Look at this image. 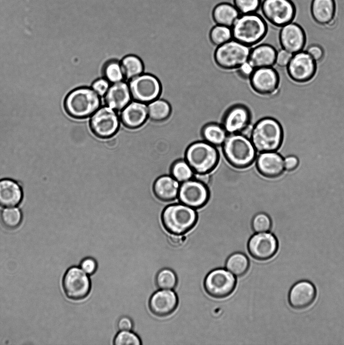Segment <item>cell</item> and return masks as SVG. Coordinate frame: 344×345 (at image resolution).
Listing matches in <instances>:
<instances>
[{"mask_svg": "<svg viewBox=\"0 0 344 345\" xmlns=\"http://www.w3.org/2000/svg\"><path fill=\"white\" fill-rule=\"evenodd\" d=\"M283 136L279 122L273 117H265L255 123L251 129L250 139L257 151L274 152L279 149Z\"/></svg>", "mask_w": 344, "mask_h": 345, "instance_id": "1", "label": "cell"}, {"mask_svg": "<svg viewBox=\"0 0 344 345\" xmlns=\"http://www.w3.org/2000/svg\"><path fill=\"white\" fill-rule=\"evenodd\" d=\"M231 29L233 39L250 47L265 37L267 25L261 16L253 13L239 16Z\"/></svg>", "mask_w": 344, "mask_h": 345, "instance_id": "2", "label": "cell"}, {"mask_svg": "<svg viewBox=\"0 0 344 345\" xmlns=\"http://www.w3.org/2000/svg\"><path fill=\"white\" fill-rule=\"evenodd\" d=\"M223 152L228 163L237 168L250 166L256 157V150L250 138L241 133L227 135Z\"/></svg>", "mask_w": 344, "mask_h": 345, "instance_id": "3", "label": "cell"}, {"mask_svg": "<svg viewBox=\"0 0 344 345\" xmlns=\"http://www.w3.org/2000/svg\"><path fill=\"white\" fill-rule=\"evenodd\" d=\"M64 108L71 117L83 119L92 115L100 107L99 96L91 88L80 87L65 97Z\"/></svg>", "mask_w": 344, "mask_h": 345, "instance_id": "4", "label": "cell"}, {"mask_svg": "<svg viewBox=\"0 0 344 345\" xmlns=\"http://www.w3.org/2000/svg\"><path fill=\"white\" fill-rule=\"evenodd\" d=\"M197 219L195 209L181 203L167 206L161 215L165 229L171 234L179 235H183L192 229Z\"/></svg>", "mask_w": 344, "mask_h": 345, "instance_id": "5", "label": "cell"}, {"mask_svg": "<svg viewBox=\"0 0 344 345\" xmlns=\"http://www.w3.org/2000/svg\"><path fill=\"white\" fill-rule=\"evenodd\" d=\"M185 159L195 174H208L216 167L219 154L214 145L205 141H199L189 146Z\"/></svg>", "mask_w": 344, "mask_h": 345, "instance_id": "6", "label": "cell"}, {"mask_svg": "<svg viewBox=\"0 0 344 345\" xmlns=\"http://www.w3.org/2000/svg\"><path fill=\"white\" fill-rule=\"evenodd\" d=\"M250 51V46L232 39L217 46L213 58L216 65L222 69H238L248 62Z\"/></svg>", "mask_w": 344, "mask_h": 345, "instance_id": "7", "label": "cell"}, {"mask_svg": "<svg viewBox=\"0 0 344 345\" xmlns=\"http://www.w3.org/2000/svg\"><path fill=\"white\" fill-rule=\"evenodd\" d=\"M236 284L235 276L224 269L217 268L206 275L204 281V288L210 296L222 299L232 293Z\"/></svg>", "mask_w": 344, "mask_h": 345, "instance_id": "8", "label": "cell"}, {"mask_svg": "<svg viewBox=\"0 0 344 345\" xmlns=\"http://www.w3.org/2000/svg\"><path fill=\"white\" fill-rule=\"evenodd\" d=\"M62 286L68 298L79 301L87 297L91 290V284L87 274L81 268L73 266L65 272Z\"/></svg>", "mask_w": 344, "mask_h": 345, "instance_id": "9", "label": "cell"}, {"mask_svg": "<svg viewBox=\"0 0 344 345\" xmlns=\"http://www.w3.org/2000/svg\"><path fill=\"white\" fill-rule=\"evenodd\" d=\"M261 10L264 18L278 27L293 22L296 13L295 6L291 0H263Z\"/></svg>", "mask_w": 344, "mask_h": 345, "instance_id": "10", "label": "cell"}, {"mask_svg": "<svg viewBox=\"0 0 344 345\" xmlns=\"http://www.w3.org/2000/svg\"><path fill=\"white\" fill-rule=\"evenodd\" d=\"M129 87L133 99L143 103L156 100L161 91L159 80L149 74H141L130 79Z\"/></svg>", "mask_w": 344, "mask_h": 345, "instance_id": "11", "label": "cell"}, {"mask_svg": "<svg viewBox=\"0 0 344 345\" xmlns=\"http://www.w3.org/2000/svg\"><path fill=\"white\" fill-rule=\"evenodd\" d=\"M119 118L116 111L108 106L99 108L91 116L90 127L97 137L107 138L118 130Z\"/></svg>", "mask_w": 344, "mask_h": 345, "instance_id": "12", "label": "cell"}, {"mask_svg": "<svg viewBox=\"0 0 344 345\" xmlns=\"http://www.w3.org/2000/svg\"><path fill=\"white\" fill-rule=\"evenodd\" d=\"M316 71V62L307 52L301 51L294 54L287 65L289 77L299 83H305L311 80Z\"/></svg>", "mask_w": 344, "mask_h": 345, "instance_id": "13", "label": "cell"}, {"mask_svg": "<svg viewBox=\"0 0 344 345\" xmlns=\"http://www.w3.org/2000/svg\"><path fill=\"white\" fill-rule=\"evenodd\" d=\"M249 79L252 89L258 94L271 95L278 91L279 76L272 67L254 69Z\"/></svg>", "mask_w": 344, "mask_h": 345, "instance_id": "14", "label": "cell"}, {"mask_svg": "<svg viewBox=\"0 0 344 345\" xmlns=\"http://www.w3.org/2000/svg\"><path fill=\"white\" fill-rule=\"evenodd\" d=\"M178 197L181 203L195 209H199L208 201L209 191L205 183L191 179L181 183Z\"/></svg>", "mask_w": 344, "mask_h": 345, "instance_id": "15", "label": "cell"}, {"mask_svg": "<svg viewBox=\"0 0 344 345\" xmlns=\"http://www.w3.org/2000/svg\"><path fill=\"white\" fill-rule=\"evenodd\" d=\"M278 248L276 237L268 232H259L249 239L247 248L250 255L254 259L265 261L272 258Z\"/></svg>", "mask_w": 344, "mask_h": 345, "instance_id": "16", "label": "cell"}, {"mask_svg": "<svg viewBox=\"0 0 344 345\" xmlns=\"http://www.w3.org/2000/svg\"><path fill=\"white\" fill-rule=\"evenodd\" d=\"M252 119L250 109L242 104L230 107L222 117V126L228 134L241 133L249 126Z\"/></svg>", "mask_w": 344, "mask_h": 345, "instance_id": "17", "label": "cell"}, {"mask_svg": "<svg viewBox=\"0 0 344 345\" xmlns=\"http://www.w3.org/2000/svg\"><path fill=\"white\" fill-rule=\"evenodd\" d=\"M279 40L283 50L294 55L302 51L304 48L306 35L300 25L292 22L281 27Z\"/></svg>", "mask_w": 344, "mask_h": 345, "instance_id": "18", "label": "cell"}, {"mask_svg": "<svg viewBox=\"0 0 344 345\" xmlns=\"http://www.w3.org/2000/svg\"><path fill=\"white\" fill-rule=\"evenodd\" d=\"M316 294V289L313 283L307 280L299 281L289 291V303L295 309L303 310L314 303Z\"/></svg>", "mask_w": 344, "mask_h": 345, "instance_id": "19", "label": "cell"}, {"mask_svg": "<svg viewBox=\"0 0 344 345\" xmlns=\"http://www.w3.org/2000/svg\"><path fill=\"white\" fill-rule=\"evenodd\" d=\"M178 298L171 289H161L154 292L150 297L149 307L155 316L165 317L170 315L176 309Z\"/></svg>", "mask_w": 344, "mask_h": 345, "instance_id": "20", "label": "cell"}, {"mask_svg": "<svg viewBox=\"0 0 344 345\" xmlns=\"http://www.w3.org/2000/svg\"><path fill=\"white\" fill-rule=\"evenodd\" d=\"M256 167L262 175L268 178L278 177L284 170L282 156L274 152L261 153L257 159Z\"/></svg>", "mask_w": 344, "mask_h": 345, "instance_id": "21", "label": "cell"}, {"mask_svg": "<svg viewBox=\"0 0 344 345\" xmlns=\"http://www.w3.org/2000/svg\"><path fill=\"white\" fill-rule=\"evenodd\" d=\"M148 117L147 106L145 103L138 101L130 102L121 111L122 123L130 129L141 126Z\"/></svg>", "mask_w": 344, "mask_h": 345, "instance_id": "22", "label": "cell"}, {"mask_svg": "<svg viewBox=\"0 0 344 345\" xmlns=\"http://www.w3.org/2000/svg\"><path fill=\"white\" fill-rule=\"evenodd\" d=\"M336 6L335 0H312L311 14L315 23L331 26L335 22Z\"/></svg>", "mask_w": 344, "mask_h": 345, "instance_id": "23", "label": "cell"}, {"mask_svg": "<svg viewBox=\"0 0 344 345\" xmlns=\"http://www.w3.org/2000/svg\"><path fill=\"white\" fill-rule=\"evenodd\" d=\"M131 98L129 85L123 81L110 85L104 96L107 106L115 111H122L130 103Z\"/></svg>", "mask_w": 344, "mask_h": 345, "instance_id": "24", "label": "cell"}, {"mask_svg": "<svg viewBox=\"0 0 344 345\" xmlns=\"http://www.w3.org/2000/svg\"><path fill=\"white\" fill-rule=\"evenodd\" d=\"M277 52L271 45L261 44L251 49L247 63L253 69L272 67Z\"/></svg>", "mask_w": 344, "mask_h": 345, "instance_id": "25", "label": "cell"}, {"mask_svg": "<svg viewBox=\"0 0 344 345\" xmlns=\"http://www.w3.org/2000/svg\"><path fill=\"white\" fill-rule=\"evenodd\" d=\"M23 198L21 187L14 180H0V206L11 208L18 206Z\"/></svg>", "mask_w": 344, "mask_h": 345, "instance_id": "26", "label": "cell"}, {"mask_svg": "<svg viewBox=\"0 0 344 345\" xmlns=\"http://www.w3.org/2000/svg\"><path fill=\"white\" fill-rule=\"evenodd\" d=\"M179 182L172 176L163 175L158 178L153 184V192L157 198L163 201H170L177 198Z\"/></svg>", "mask_w": 344, "mask_h": 345, "instance_id": "27", "label": "cell"}, {"mask_svg": "<svg viewBox=\"0 0 344 345\" xmlns=\"http://www.w3.org/2000/svg\"><path fill=\"white\" fill-rule=\"evenodd\" d=\"M239 12L234 5L227 3L217 4L213 9L212 16L217 25L232 27L239 16Z\"/></svg>", "mask_w": 344, "mask_h": 345, "instance_id": "28", "label": "cell"}, {"mask_svg": "<svg viewBox=\"0 0 344 345\" xmlns=\"http://www.w3.org/2000/svg\"><path fill=\"white\" fill-rule=\"evenodd\" d=\"M201 134L205 141L213 145L218 146L223 144L228 134L222 125L211 122L202 127Z\"/></svg>", "mask_w": 344, "mask_h": 345, "instance_id": "29", "label": "cell"}, {"mask_svg": "<svg viewBox=\"0 0 344 345\" xmlns=\"http://www.w3.org/2000/svg\"><path fill=\"white\" fill-rule=\"evenodd\" d=\"M227 270L235 276L241 277L248 270L249 261L243 253L237 252L230 255L225 263Z\"/></svg>", "mask_w": 344, "mask_h": 345, "instance_id": "30", "label": "cell"}, {"mask_svg": "<svg viewBox=\"0 0 344 345\" xmlns=\"http://www.w3.org/2000/svg\"><path fill=\"white\" fill-rule=\"evenodd\" d=\"M148 116L156 122L166 120L170 115L171 108L166 101L156 99L149 103L147 106Z\"/></svg>", "mask_w": 344, "mask_h": 345, "instance_id": "31", "label": "cell"}, {"mask_svg": "<svg viewBox=\"0 0 344 345\" xmlns=\"http://www.w3.org/2000/svg\"><path fill=\"white\" fill-rule=\"evenodd\" d=\"M120 64L124 77L128 80L141 74L144 70L141 60L133 55L125 57Z\"/></svg>", "mask_w": 344, "mask_h": 345, "instance_id": "32", "label": "cell"}, {"mask_svg": "<svg viewBox=\"0 0 344 345\" xmlns=\"http://www.w3.org/2000/svg\"><path fill=\"white\" fill-rule=\"evenodd\" d=\"M22 215L17 208H10L3 210L1 213L0 220L3 226L9 230L17 228L20 225Z\"/></svg>", "mask_w": 344, "mask_h": 345, "instance_id": "33", "label": "cell"}, {"mask_svg": "<svg viewBox=\"0 0 344 345\" xmlns=\"http://www.w3.org/2000/svg\"><path fill=\"white\" fill-rule=\"evenodd\" d=\"M209 37L214 45L219 46L233 38L231 28L216 24L211 29Z\"/></svg>", "mask_w": 344, "mask_h": 345, "instance_id": "34", "label": "cell"}, {"mask_svg": "<svg viewBox=\"0 0 344 345\" xmlns=\"http://www.w3.org/2000/svg\"><path fill=\"white\" fill-rule=\"evenodd\" d=\"M170 172L171 176L181 183L191 179L194 173L189 164L183 160L175 162L171 166Z\"/></svg>", "mask_w": 344, "mask_h": 345, "instance_id": "35", "label": "cell"}, {"mask_svg": "<svg viewBox=\"0 0 344 345\" xmlns=\"http://www.w3.org/2000/svg\"><path fill=\"white\" fill-rule=\"evenodd\" d=\"M155 281L157 287L160 289H173L177 284L178 279L172 270L164 268L157 273Z\"/></svg>", "mask_w": 344, "mask_h": 345, "instance_id": "36", "label": "cell"}, {"mask_svg": "<svg viewBox=\"0 0 344 345\" xmlns=\"http://www.w3.org/2000/svg\"><path fill=\"white\" fill-rule=\"evenodd\" d=\"M103 73L104 78L112 83L122 81L124 77L120 63L115 60L109 61L104 65Z\"/></svg>", "mask_w": 344, "mask_h": 345, "instance_id": "37", "label": "cell"}, {"mask_svg": "<svg viewBox=\"0 0 344 345\" xmlns=\"http://www.w3.org/2000/svg\"><path fill=\"white\" fill-rule=\"evenodd\" d=\"M234 6L242 14L256 12L261 5V0H234Z\"/></svg>", "mask_w": 344, "mask_h": 345, "instance_id": "38", "label": "cell"}, {"mask_svg": "<svg viewBox=\"0 0 344 345\" xmlns=\"http://www.w3.org/2000/svg\"><path fill=\"white\" fill-rule=\"evenodd\" d=\"M252 225L256 233L268 232L271 227V221L266 214L259 213L254 217Z\"/></svg>", "mask_w": 344, "mask_h": 345, "instance_id": "39", "label": "cell"}, {"mask_svg": "<svg viewBox=\"0 0 344 345\" xmlns=\"http://www.w3.org/2000/svg\"><path fill=\"white\" fill-rule=\"evenodd\" d=\"M141 343L139 336L131 331H120L113 340V344L115 345H140Z\"/></svg>", "mask_w": 344, "mask_h": 345, "instance_id": "40", "label": "cell"}, {"mask_svg": "<svg viewBox=\"0 0 344 345\" xmlns=\"http://www.w3.org/2000/svg\"><path fill=\"white\" fill-rule=\"evenodd\" d=\"M109 86V82L105 78H100L93 82L91 88L99 96H102L105 94Z\"/></svg>", "mask_w": 344, "mask_h": 345, "instance_id": "41", "label": "cell"}, {"mask_svg": "<svg viewBox=\"0 0 344 345\" xmlns=\"http://www.w3.org/2000/svg\"><path fill=\"white\" fill-rule=\"evenodd\" d=\"M80 268L87 274H94L97 268L96 261L93 258L88 257L84 259L80 263Z\"/></svg>", "mask_w": 344, "mask_h": 345, "instance_id": "42", "label": "cell"}, {"mask_svg": "<svg viewBox=\"0 0 344 345\" xmlns=\"http://www.w3.org/2000/svg\"><path fill=\"white\" fill-rule=\"evenodd\" d=\"M293 55L283 49L281 50L277 53L275 63L280 67L287 66Z\"/></svg>", "mask_w": 344, "mask_h": 345, "instance_id": "43", "label": "cell"}, {"mask_svg": "<svg viewBox=\"0 0 344 345\" xmlns=\"http://www.w3.org/2000/svg\"><path fill=\"white\" fill-rule=\"evenodd\" d=\"M307 52L316 62L321 61L324 56L323 50L318 45H311L308 48Z\"/></svg>", "mask_w": 344, "mask_h": 345, "instance_id": "44", "label": "cell"}, {"mask_svg": "<svg viewBox=\"0 0 344 345\" xmlns=\"http://www.w3.org/2000/svg\"><path fill=\"white\" fill-rule=\"evenodd\" d=\"M284 167L286 171H293L298 166L299 161L295 155H290L285 157L283 160Z\"/></svg>", "mask_w": 344, "mask_h": 345, "instance_id": "45", "label": "cell"}, {"mask_svg": "<svg viewBox=\"0 0 344 345\" xmlns=\"http://www.w3.org/2000/svg\"><path fill=\"white\" fill-rule=\"evenodd\" d=\"M117 326L120 331H131L133 327V323L129 317L123 316L119 320Z\"/></svg>", "mask_w": 344, "mask_h": 345, "instance_id": "46", "label": "cell"}, {"mask_svg": "<svg viewBox=\"0 0 344 345\" xmlns=\"http://www.w3.org/2000/svg\"><path fill=\"white\" fill-rule=\"evenodd\" d=\"M253 69L247 62L238 69V75L244 79L249 78Z\"/></svg>", "mask_w": 344, "mask_h": 345, "instance_id": "47", "label": "cell"}, {"mask_svg": "<svg viewBox=\"0 0 344 345\" xmlns=\"http://www.w3.org/2000/svg\"><path fill=\"white\" fill-rule=\"evenodd\" d=\"M185 241V238L182 235L171 234L168 237V242L174 247H179L182 245Z\"/></svg>", "mask_w": 344, "mask_h": 345, "instance_id": "48", "label": "cell"}, {"mask_svg": "<svg viewBox=\"0 0 344 345\" xmlns=\"http://www.w3.org/2000/svg\"><path fill=\"white\" fill-rule=\"evenodd\" d=\"M107 144L108 147H113L116 144V141L114 139L108 140L107 142Z\"/></svg>", "mask_w": 344, "mask_h": 345, "instance_id": "49", "label": "cell"}]
</instances>
